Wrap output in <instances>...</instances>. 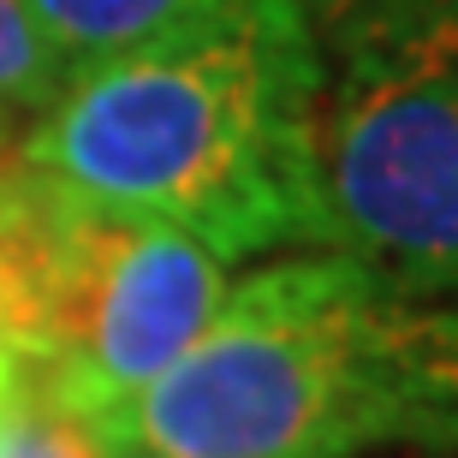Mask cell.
<instances>
[{"instance_id":"1","label":"cell","mask_w":458,"mask_h":458,"mask_svg":"<svg viewBox=\"0 0 458 458\" xmlns=\"http://www.w3.org/2000/svg\"><path fill=\"white\" fill-rule=\"evenodd\" d=\"M322 36L298 0H191L60 84L18 161L221 262L316 244Z\"/></svg>"},{"instance_id":"2","label":"cell","mask_w":458,"mask_h":458,"mask_svg":"<svg viewBox=\"0 0 458 458\" xmlns=\"http://www.w3.org/2000/svg\"><path fill=\"white\" fill-rule=\"evenodd\" d=\"M89 435L114 458L458 453V304L411 298L334 250L250 268L197 345Z\"/></svg>"},{"instance_id":"3","label":"cell","mask_w":458,"mask_h":458,"mask_svg":"<svg viewBox=\"0 0 458 458\" xmlns=\"http://www.w3.org/2000/svg\"><path fill=\"white\" fill-rule=\"evenodd\" d=\"M310 250L458 304V0H393L322 42Z\"/></svg>"},{"instance_id":"4","label":"cell","mask_w":458,"mask_h":458,"mask_svg":"<svg viewBox=\"0 0 458 458\" xmlns=\"http://www.w3.org/2000/svg\"><path fill=\"white\" fill-rule=\"evenodd\" d=\"M226 286V262L197 238L66 197L36 345L18 369L54 411L96 423L197 345Z\"/></svg>"},{"instance_id":"5","label":"cell","mask_w":458,"mask_h":458,"mask_svg":"<svg viewBox=\"0 0 458 458\" xmlns=\"http://www.w3.org/2000/svg\"><path fill=\"white\" fill-rule=\"evenodd\" d=\"M24 6H30L42 42L54 48L60 72L78 78L84 66L107 60L137 36H149L173 13H185L191 0H24Z\"/></svg>"},{"instance_id":"6","label":"cell","mask_w":458,"mask_h":458,"mask_svg":"<svg viewBox=\"0 0 458 458\" xmlns=\"http://www.w3.org/2000/svg\"><path fill=\"white\" fill-rule=\"evenodd\" d=\"M66 72L54 60V48L42 42L36 18L24 0H0V131L24 114H42V107L60 96Z\"/></svg>"},{"instance_id":"7","label":"cell","mask_w":458,"mask_h":458,"mask_svg":"<svg viewBox=\"0 0 458 458\" xmlns=\"http://www.w3.org/2000/svg\"><path fill=\"white\" fill-rule=\"evenodd\" d=\"M0 458H114V453L89 435V423L54 411L24 381L13 399V417H6V435H0Z\"/></svg>"},{"instance_id":"8","label":"cell","mask_w":458,"mask_h":458,"mask_svg":"<svg viewBox=\"0 0 458 458\" xmlns=\"http://www.w3.org/2000/svg\"><path fill=\"white\" fill-rule=\"evenodd\" d=\"M304 6V18H310V30L322 36H334V30H345L352 18H363V13H381V6H393V0H298Z\"/></svg>"},{"instance_id":"9","label":"cell","mask_w":458,"mask_h":458,"mask_svg":"<svg viewBox=\"0 0 458 458\" xmlns=\"http://www.w3.org/2000/svg\"><path fill=\"white\" fill-rule=\"evenodd\" d=\"M24 387V369H18V357L0 345V435H6V417H13V399Z\"/></svg>"},{"instance_id":"10","label":"cell","mask_w":458,"mask_h":458,"mask_svg":"<svg viewBox=\"0 0 458 458\" xmlns=\"http://www.w3.org/2000/svg\"><path fill=\"white\" fill-rule=\"evenodd\" d=\"M119 458H155V453H119Z\"/></svg>"}]
</instances>
